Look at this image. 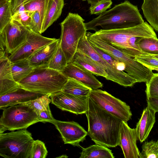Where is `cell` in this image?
<instances>
[{"label":"cell","instance_id":"8fae6325","mask_svg":"<svg viewBox=\"0 0 158 158\" xmlns=\"http://www.w3.org/2000/svg\"><path fill=\"white\" fill-rule=\"evenodd\" d=\"M56 39L44 37L29 29L25 42L10 54L9 59L11 63L28 60L38 50Z\"/></svg>","mask_w":158,"mask_h":158},{"label":"cell","instance_id":"60d3db41","mask_svg":"<svg viewBox=\"0 0 158 158\" xmlns=\"http://www.w3.org/2000/svg\"><path fill=\"white\" fill-rule=\"evenodd\" d=\"M148 69L156 71L158 72V66H148L146 67Z\"/></svg>","mask_w":158,"mask_h":158},{"label":"cell","instance_id":"ac0fdd59","mask_svg":"<svg viewBox=\"0 0 158 158\" xmlns=\"http://www.w3.org/2000/svg\"><path fill=\"white\" fill-rule=\"evenodd\" d=\"M44 94L31 92L20 87L16 90L0 96V109L33 100Z\"/></svg>","mask_w":158,"mask_h":158},{"label":"cell","instance_id":"7c38bea8","mask_svg":"<svg viewBox=\"0 0 158 158\" xmlns=\"http://www.w3.org/2000/svg\"><path fill=\"white\" fill-rule=\"evenodd\" d=\"M52 103L62 110L77 115L85 114L89 96L75 95L60 91L50 95Z\"/></svg>","mask_w":158,"mask_h":158},{"label":"cell","instance_id":"6da1fadb","mask_svg":"<svg viewBox=\"0 0 158 158\" xmlns=\"http://www.w3.org/2000/svg\"><path fill=\"white\" fill-rule=\"evenodd\" d=\"M85 114L88 125V135L92 140L107 148L119 145L122 120L99 106L89 97Z\"/></svg>","mask_w":158,"mask_h":158},{"label":"cell","instance_id":"d6a6232c","mask_svg":"<svg viewBox=\"0 0 158 158\" xmlns=\"http://www.w3.org/2000/svg\"><path fill=\"white\" fill-rule=\"evenodd\" d=\"M142 148L140 158H158V139L145 142Z\"/></svg>","mask_w":158,"mask_h":158},{"label":"cell","instance_id":"ba28073f","mask_svg":"<svg viewBox=\"0 0 158 158\" xmlns=\"http://www.w3.org/2000/svg\"><path fill=\"white\" fill-rule=\"evenodd\" d=\"M2 110L0 118V134L6 130L26 129L39 122L38 115L27 104L10 106Z\"/></svg>","mask_w":158,"mask_h":158},{"label":"cell","instance_id":"f546056e","mask_svg":"<svg viewBox=\"0 0 158 158\" xmlns=\"http://www.w3.org/2000/svg\"><path fill=\"white\" fill-rule=\"evenodd\" d=\"M68 63L66 57L59 42L57 50L49 63L48 67L50 69L62 72Z\"/></svg>","mask_w":158,"mask_h":158},{"label":"cell","instance_id":"30bf717a","mask_svg":"<svg viewBox=\"0 0 158 158\" xmlns=\"http://www.w3.org/2000/svg\"><path fill=\"white\" fill-rule=\"evenodd\" d=\"M89 97L99 106L122 121L127 122L131 118L130 106L106 91L92 89Z\"/></svg>","mask_w":158,"mask_h":158},{"label":"cell","instance_id":"7402d4cb","mask_svg":"<svg viewBox=\"0 0 158 158\" xmlns=\"http://www.w3.org/2000/svg\"><path fill=\"white\" fill-rule=\"evenodd\" d=\"M11 6L13 21L19 25L28 27L31 23V15L27 10L24 0H12Z\"/></svg>","mask_w":158,"mask_h":158},{"label":"cell","instance_id":"f35d334b","mask_svg":"<svg viewBox=\"0 0 158 158\" xmlns=\"http://www.w3.org/2000/svg\"><path fill=\"white\" fill-rule=\"evenodd\" d=\"M39 119V122L44 123L49 122L52 123L55 120L52 114L49 106L40 113Z\"/></svg>","mask_w":158,"mask_h":158},{"label":"cell","instance_id":"8d00e7d4","mask_svg":"<svg viewBox=\"0 0 158 158\" xmlns=\"http://www.w3.org/2000/svg\"><path fill=\"white\" fill-rule=\"evenodd\" d=\"M31 23L27 28L31 31L41 34L42 21L40 14L37 11H33L31 13Z\"/></svg>","mask_w":158,"mask_h":158},{"label":"cell","instance_id":"f1b7e54d","mask_svg":"<svg viewBox=\"0 0 158 158\" xmlns=\"http://www.w3.org/2000/svg\"><path fill=\"white\" fill-rule=\"evenodd\" d=\"M50 0H24L27 10L30 13L38 11L43 22L46 16Z\"/></svg>","mask_w":158,"mask_h":158},{"label":"cell","instance_id":"9a60e30c","mask_svg":"<svg viewBox=\"0 0 158 158\" xmlns=\"http://www.w3.org/2000/svg\"><path fill=\"white\" fill-rule=\"evenodd\" d=\"M137 136L135 128H131L127 122L122 121L119 145L125 158H140V152L137 145Z\"/></svg>","mask_w":158,"mask_h":158},{"label":"cell","instance_id":"83f0119b","mask_svg":"<svg viewBox=\"0 0 158 158\" xmlns=\"http://www.w3.org/2000/svg\"><path fill=\"white\" fill-rule=\"evenodd\" d=\"M136 43L142 52L146 55H158V39L156 37H141Z\"/></svg>","mask_w":158,"mask_h":158},{"label":"cell","instance_id":"f6af8a7d","mask_svg":"<svg viewBox=\"0 0 158 158\" xmlns=\"http://www.w3.org/2000/svg\"><path fill=\"white\" fill-rule=\"evenodd\" d=\"M6 0L8 1L9 2H11V1H12V0Z\"/></svg>","mask_w":158,"mask_h":158},{"label":"cell","instance_id":"e575fe53","mask_svg":"<svg viewBox=\"0 0 158 158\" xmlns=\"http://www.w3.org/2000/svg\"><path fill=\"white\" fill-rule=\"evenodd\" d=\"M112 4L111 0H98L90 4L89 8L91 15H100L110 8Z\"/></svg>","mask_w":158,"mask_h":158},{"label":"cell","instance_id":"4dcf8cb0","mask_svg":"<svg viewBox=\"0 0 158 158\" xmlns=\"http://www.w3.org/2000/svg\"><path fill=\"white\" fill-rule=\"evenodd\" d=\"M50 95L44 94L34 100L23 104L28 105L39 116L41 112L49 106V104L52 102Z\"/></svg>","mask_w":158,"mask_h":158},{"label":"cell","instance_id":"277c9868","mask_svg":"<svg viewBox=\"0 0 158 158\" xmlns=\"http://www.w3.org/2000/svg\"><path fill=\"white\" fill-rule=\"evenodd\" d=\"M86 35L99 39L118 49L134 58L128 41L133 36L156 37L152 27L146 22L134 27L110 30H100L92 33L87 32Z\"/></svg>","mask_w":158,"mask_h":158},{"label":"cell","instance_id":"d6986e66","mask_svg":"<svg viewBox=\"0 0 158 158\" xmlns=\"http://www.w3.org/2000/svg\"><path fill=\"white\" fill-rule=\"evenodd\" d=\"M60 42L56 39L52 43L38 50L28 60L33 68L48 66L56 52Z\"/></svg>","mask_w":158,"mask_h":158},{"label":"cell","instance_id":"8992f818","mask_svg":"<svg viewBox=\"0 0 158 158\" xmlns=\"http://www.w3.org/2000/svg\"><path fill=\"white\" fill-rule=\"evenodd\" d=\"M91 44L111 56L118 61L124 63L125 70L130 76L136 79L137 82H148L152 77V70L120 50L105 43L101 40L86 35Z\"/></svg>","mask_w":158,"mask_h":158},{"label":"cell","instance_id":"7a4b0ae2","mask_svg":"<svg viewBox=\"0 0 158 158\" xmlns=\"http://www.w3.org/2000/svg\"><path fill=\"white\" fill-rule=\"evenodd\" d=\"M144 22L137 6L126 0L100 14L85 24L87 31H96L100 30L132 27Z\"/></svg>","mask_w":158,"mask_h":158},{"label":"cell","instance_id":"b9f144b4","mask_svg":"<svg viewBox=\"0 0 158 158\" xmlns=\"http://www.w3.org/2000/svg\"><path fill=\"white\" fill-rule=\"evenodd\" d=\"M98 0H87V1L89 4H90L92 3L95 2Z\"/></svg>","mask_w":158,"mask_h":158},{"label":"cell","instance_id":"7bdbcfd3","mask_svg":"<svg viewBox=\"0 0 158 158\" xmlns=\"http://www.w3.org/2000/svg\"><path fill=\"white\" fill-rule=\"evenodd\" d=\"M68 157L66 155H63L58 157H57V158H67Z\"/></svg>","mask_w":158,"mask_h":158},{"label":"cell","instance_id":"44dd1931","mask_svg":"<svg viewBox=\"0 0 158 158\" xmlns=\"http://www.w3.org/2000/svg\"><path fill=\"white\" fill-rule=\"evenodd\" d=\"M70 63L81 66L97 76L106 79L107 77V74L103 67L88 55L78 49Z\"/></svg>","mask_w":158,"mask_h":158},{"label":"cell","instance_id":"4fadbf2b","mask_svg":"<svg viewBox=\"0 0 158 158\" xmlns=\"http://www.w3.org/2000/svg\"><path fill=\"white\" fill-rule=\"evenodd\" d=\"M26 27L11 21L0 32L7 54H11L25 41L29 31Z\"/></svg>","mask_w":158,"mask_h":158},{"label":"cell","instance_id":"e0dca14e","mask_svg":"<svg viewBox=\"0 0 158 158\" xmlns=\"http://www.w3.org/2000/svg\"><path fill=\"white\" fill-rule=\"evenodd\" d=\"M7 55L0 58V96L14 92L20 87L14 80Z\"/></svg>","mask_w":158,"mask_h":158},{"label":"cell","instance_id":"5bb4252c","mask_svg":"<svg viewBox=\"0 0 158 158\" xmlns=\"http://www.w3.org/2000/svg\"><path fill=\"white\" fill-rule=\"evenodd\" d=\"M60 132L64 144L80 146L88 135V132L78 123L74 121H63L55 119L52 123Z\"/></svg>","mask_w":158,"mask_h":158},{"label":"cell","instance_id":"484cf974","mask_svg":"<svg viewBox=\"0 0 158 158\" xmlns=\"http://www.w3.org/2000/svg\"><path fill=\"white\" fill-rule=\"evenodd\" d=\"M68 78L62 91L77 96H89L92 89L73 78Z\"/></svg>","mask_w":158,"mask_h":158},{"label":"cell","instance_id":"ee69618b","mask_svg":"<svg viewBox=\"0 0 158 158\" xmlns=\"http://www.w3.org/2000/svg\"><path fill=\"white\" fill-rule=\"evenodd\" d=\"M151 55L154 57L158 59V55Z\"/></svg>","mask_w":158,"mask_h":158},{"label":"cell","instance_id":"2e32d148","mask_svg":"<svg viewBox=\"0 0 158 158\" xmlns=\"http://www.w3.org/2000/svg\"><path fill=\"white\" fill-rule=\"evenodd\" d=\"M62 73L68 78H73L92 89H97L103 86L91 72L72 63H68Z\"/></svg>","mask_w":158,"mask_h":158},{"label":"cell","instance_id":"4316f807","mask_svg":"<svg viewBox=\"0 0 158 158\" xmlns=\"http://www.w3.org/2000/svg\"><path fill=\"white\" fill-rule=\"evenodd\" d=\"M11 68L15 80L18 83L28 76L34 68L28 60H24L11 63Z\"/></svg>","mask_w":158,"mask_h":158},{"label":"cell","instance_id":"3957f363","mask_svg":"<svg viewBox=\"0 0 158 158\" xmlns=\"http://www.w3.org/2000/svg\"><path fill=\"white\" fill-rule=\"evenodd\" d=\"M68 79L62 72L43 66L34 68L19 84L20 87L31 92L51 94L61 91Z\"/></svg>","mask_w":158,"mask_h":158},{"label":"cell","instance_id":"ffe728a7","mask_svg":"<svg viewBox=\"0 0 158 158\" xmlns=\"http://www.w3.org/2000/svg\"><path fill=\"white\" fill-rule=\"evenodd\" d=\"M156 112L147 106L143 110L135 129L138 139L141 143L145 141L156 122Z\"/></svg>","mask_w":158,"mask_h":158},{"label":"cell","instance_id":"d4e9b609","mask_svg":"<svg viewBox=\"0 0 158 158\" xmlns=\"http://www.w3.org/2000/svg\"><path fill=\"white\" fill-rule=\"evenodd\" d=\"M80 158H114L111 151L105 146L96 144L82 148Z\"/></svg>","mask_w":158,"mask_h":158},{"label":"cell","instance_id":"836d02e7","mask_svg":"<svg viewBox=\"0 0 158 158\" xmlns=\"http://www.w3.org/2000/svg\"><path fill=\"white\" fill-rule=\"evenodd\" d=\"M48 153L45 143L43 141L38 139L34 140L30 158H45Z\"/></svg>","mask_w":158,"mask_h":158},{"label":"cell","instance_id":"bcb514c9","mask_svg":"<svg viewBox=\"0 0 158 158\" xmlns=\"http://www.w3.org/2000/svg\"><path fill=\"white\" fill-rule=\"evenodd\" d=\"M83 1H87V0H82Z\"/></svg>","mask_w":158,"mask_h":158},{"label":"cell","instance_id":"9c48e42d","mask_svg":"<svg viewBox=\"0 0 158 158\" xmlns=\"http://www.w3.org/2000/svg\"><path fill=\"white\" fill-rule=\"evenodd\" d=\"M77 49L88 55L104 69L108 75L106 80L126 87H131L137 83L136 79L126 72L118 70L103 59L90 43L86 35L80 40Z\"/></svg>","mask_w":158,"mask_h":158},{"label":"cell","instance_id":"5b68a950","mask_svg":"<svg viewBox=\"0 0 158 158\" xmlns=\"http://www.w3.org/2000/svg\"><path fill=\"white\" fill-rule=\"evenodd\" d=\"M60 26V44L69 63L77 50L80 40L86 35L87 31L84 20L77 13L69 12Z\"/></svg>","mask_w":158,"mask_h":158},{"label":"cell","instance_id":"d590c367","mask_svg":"<svg viewBox=\"0 0 158 158\" xmlns=\"http://www.w3.org/2000/svg\"><path fill=\"white\" fill-rule=\"evenodd\" d=\"M146 83V97L158 98V73H153L150 80Z\"/></svg>","mask_w":158,"mask_h":158},{"label":"cell","instance_id":"cb8c5ba5","mask_svg":"<svg viewBox=\"0 0 158 158\" xmlns=\"http://www.w3.org/2000/svg\"><path fill=\"white\" fill-rule=\"evenodd\" d=\"M141 9L150 25L158 32V0H143Z\"/></svg>","mask_w":158,"mask_h":158},{"label":"cell","instance_id":"603a6c76","mask_svg":"<svg viewBox=\"0 0 158 158\" xmlns=\"http://www.w3.org/2000/svg\"><path fill=\"white\" fill-rule=\"evenodd\" d=\"M64 5V0H50L42 23V33L44 32L60 16Z\"/></svg>","mask_w":158,"mask_h":158},{"label":"cell","instance_id":"ab89813d","mask_svg":"<svg viewBox=\"0 0 158 158\" xmlns=\"http://www.w3.org/2000/svg\"><path fill=\"white\" fill-rule=\"evenodd\" d=\"M147 105L154 110L158 112V98L153 97H147Z\"/></svg>","mask_w":158,"mask_h":158},{"label":"cell","instance_id":"1f68e13d","mask_svg":"<svg viewBox=\"0 0 158 158\" xmlns=\"http://www.w3.org/2000/svg\"><path fill=\"white\" fill-rule=\"evenodd\" d=\"M12 19L11 2L0 0V32Z\"/></svg>","mask_w":158,"mask_h":158},{"label":"cell","instance_id":"74e56055","mask_svg":"<svg viewBox=\"0 0 158 158\" xmlns=\"http://www.w3.org/2000/svg\"><path fill=\"white\" fill-rule=\"evenodd\" d=\"M134 59L140 63L145 67L148 66H158V59L150 55L136 56Z\"/></svg>","mask_w":158,"mask_h":158},{"label":"cell","instance_id":"52a82bcc","mask_svg":"<svg viewBox=\"0 0 158 158\" xmlns=\"http://www.w3.org/2000/svg\"><path fill=\"white\" fill-rule=\"evenodd\" d=\"M34 139L26 129L0 134V156L5 158H30Z\"/></svg>","mask_w":158,"mask_h":158}]
</instances>
